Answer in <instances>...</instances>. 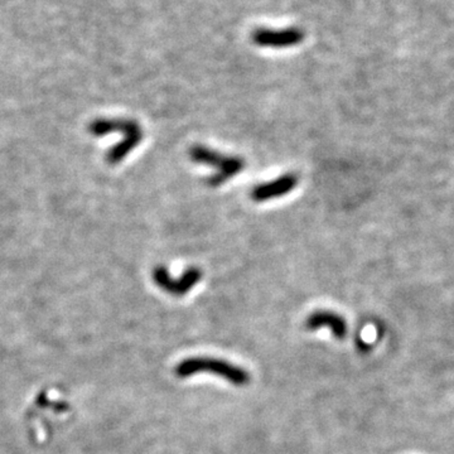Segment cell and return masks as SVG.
Returning <instances> with one entry per match:
<instances>
[{"mask_svg":"<svg viewBox=\"0 0 454 454\" xmlns=\"http://www.w3.org/2000/svg\"><path fill=\"white\" fill-rule=\"evenodd\" d=\"M298 183H299V178L295 173H285L273 181L255 185L251 190L250 197L258 203L277 200L293 192L297 188Z\"/></svg>","mask_w":454,"mask_h":454,"instance_id":"6","label":"cell"},{"mask_svg":"<svg viewBox=\"0 0 454 454\" xmlns=\"http://www.w3.org/2000/svg\"><path fill=\"white\" fill-rule=\"evenodd\" d=\"M200 372H209L216 376L223 377L232 385L245 386L250 383V375L247 370L218 359L191 357L178 363L176 367L178 377L192 376Z\"/></svg>","mask_w":454,"mask_h":454,"instance_id":"3","label":"cell"},{"mask_svg":"<svg viewBox=\"0 0 454 454\" xmlns=\"http://www.w3.org/2000/svg\"><path fill=\"white\" fill-rule=\"evenodd\" d=\"M90 133L96 137H104L110 133L123 134V141L114 146L108 153V162L117 164L141 143L144 133L135 120L129 119H99L90 125Z\"/></svg>","mask_w":454,"mask_h":454,"instance_id":"1","label":"cell"},{"mask_svg":"<svg viewBox=\"0 0 454 454\" xmlns=\"http://www.w3.org/2000/svg\"><path fill=\"white\" fill-rule=\"evenodd\" d=\"M188 157L196 164L215 168V173L206 181L207 185L214 188L225 185L227 181L239 176L247 167L245 161L238 155H223L206 146H193L188 152Z\"/></svg>","mask_w":454,"mask_h":454,"instance_id":"2","label":"cell"},{"mask_svg":"<svg viewBox=\"0 0 454 454\" xmlns=\"http://www.w3.org/2000/svg\"><path fill=\"white\" fill-rule=\"evenodd\" d=\"M202 277V271L196 266L188 268L178 279L170 277V271L164 266H157L153 270V280L155 284L164 292L174 297H182L192 291L193 288L200 283Z\"/></svg>","mask_w":454,"mask_h":454,"instance_id":"4","label":"cell"},{"mask_svg":"<svg viewBox=\"0 0 454 454\" xmlns=\"http://www.w3.org/2000/svg\"><path fill=\"white\" fill-rule=\"evenodd\" d=\"M306 327L310 331L327 327L331 330L332 334L339 339H345L347 334L346 321L330 310H317L312 313L306 321Z\"/></svg>","mask_w":454,"mask_h":454,"instance_id":"7","label":"cell"},{"mask_svg":"<svg viewBox=\"0 0 454 454\" xmlns=\"http://www.w3.org/2000/svg\"><path fill=\"white\" fill-rule=\"evenodd\" d=\"M304 32L300 28L289 27L284 30L258 28L251 33L253 43L262 48L283 49L289 47L298 46L304 39Z\"/></svg>","mask_w":454,"mask_h":454,"instance_id":"5","label":"cell"}]
</instances>
